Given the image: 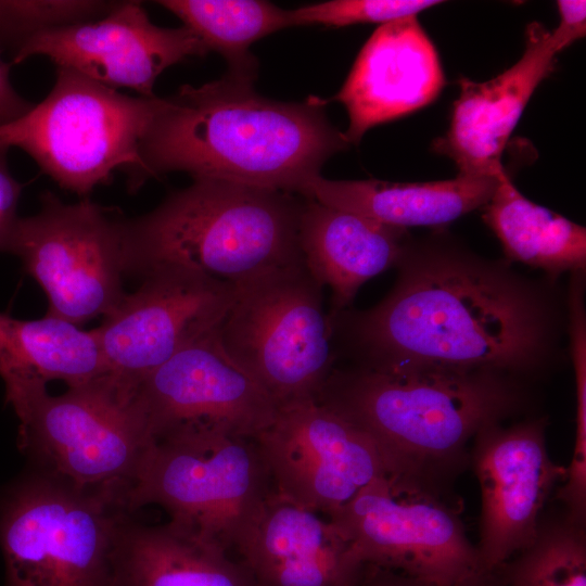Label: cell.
Wrapping results in <instances>:
<instances>
[{
	"label": "cell",
	"instance_id": "obj_1",
	"mask_svg": "<svg viewBox=\"0 0 586 586\" xmlns=\"http://www.w3.org/2000/svg\"><path fill=\"white\" fill-rule=\"evenodd\" d=\"M390 294L374 307L329 316L333 346L355 367L522 371L546 344L544 305L502 267L443 251L406 249Z\"/></svg>",
	"mask_w": 586,
	"mask_h": 586
},
{
	"label": "cell",
	"instance_id": "obj_2",
	"mask_svg": "<svg viewBox=\"0 0 586 586\" xmlns=\"http://www.w3.org/2000/svg\"><path fill=\"white\" fill-rule=\"evenodd\" d=\"M327 101L265 98L253 80L226 74L162 98L140 145V184L173 171L311 199L323 164L348 148Z\"/></svg>",
	"mask_w": 586,
	"mask_h": 586
},
{
	"label": "cell",
	"instance_id": "obj_3",
	"mask_svg": "<svg viewBox=\"0 0 586 586\" xmlns=\"http://www.w3.org/2000/svg\"><path fill=\"white\" fill-rule=\"evenodd\" d=\"M304 198L217 179H193L152 212L123 219L126 275L163 267L201 272L237 286L304 260L298 225Z\"/></svg>",
	"mask_w": 586,
	"mask_h": 586
},
{
	"label": "cell",
	"instance_id": "obj_4",
	"mask_svg": "<svg viewBox=\"0 0 586 586\" xmlns=\"http://www.w3.org/2000/svg\"><path fill=\"white\" fill-rule=\"evenodd\" d=\"M504 373L431 367L336 369L316 400L366 431L403 476L429 483L518 405Z\"/></svg>",
	"mask_w": 586,
	"mask_h": 586
},
{
	"label": "cell",
	"instance_id": "obj_5",
	"mask_svg": "<svg viewBox=\"0 0 586 586\" xmlns=\"http://www.w3.org/2000/svg\"><path fill=\"white\" fill-rule=\"evenodd\" d=\"M132 511L122 497L40 470L0 498L7 586H118Z\"/></svg>",
	"mask_w": 586,
	"mask_h": 586
},
{
	"label": "cell",
	"instance_id": "obj_6",
	"mask_svg": "<svg viewBox=\"0 0 586 586\" xmlns=\"http://www.w3.org/2000/svg\"><path fill=\"white\" fill-rule=\"evenodd\" d=\"M162 104L132 97L74 71L56 67L48 95L23 116L0 125V145L26 152L60 188L80 199L116 171L141 189L140 145Z\"/></svg>",
	"mask_w": 586,
	"mask_h": 586
},
{
	"label": "cell",
	"instance_id": "obj_7",
	"mask_svg": "<svg viewBox=\"0 0 586 586\" xmlns=\"http://www.w3.org/2000/svg\"><path fill=\"white\" fill-rule=\"evenodd\" d=\"M5 402L18 418L20 448L40 471L129 506L154 442L130 391L104 374L61 395L37 386Z\"/></svg>",
	"mask_w": 586,
	"mask_h": 586
},
{
	"label": "cell",
	"instance_id": "obj_8",
	"mask_svg": "<svg viewBox=\"0 0 586 586\" xmlns=\"http://www.w3.org/2000/svg\"><path fill=\"white\" fill-rule=\"evenodd\" d=\"M272 492L256 440L189 425L154 440L129 507L158 505L170 521L238 552Z\"/></svg>",
	"mask_w": 586,
	"mask_h": 586
},
{
	"label": "cell",
	"instance_id": "obj_9",
	"mask_svg": "<svg viewBox=\"0 0 586 586\" xmlns=\"http://www.w3.org/2000/svg\"><path fill=\"white\" fill-rule=\"evenodd\" d=\"M322 285L302 260L238 286L217 329L225 353L282 405L316 399L335 364Z\"/></svg>",
	"mask_w": 586,
	"mask_h": 586
},
{
	"label": "cell",
	"instance_id": "obj_10",
	"mask_svg": "<svg viewBox=\"0 0 586 586\" xmlns=\"http://www.w3.org/2000/svg\"><path fill=\"white\" fill-rule=\"evenodd\" d=\"M40 203L37 214L20 217L8 252L43 290L46 315L76 326L104 318L126 294L124 217L89 198L68 204L46 191Z\"/></svg>",
	"mask_w": 586,
	"mask_h": 586
},
{
	"label": "cell",
	"instance_id": "obj_11",
	"mask_svg": "<svg viewBox=\"0 0 586 586\" xmlns=\"http://www.w3.org/2000/svg\"><path fill=\"white\" fill-rule=\"evenodd\" d=\"M330 520L365 564L430 586H456L483 572L459 515L421 480L379 477Z\"/></svg>",
	"mask_w": 586,
	"mask_h": 586
},
{
	"label": "cell",
	"instance_id": "obj_12",
	"mask_svg": "<svg viewBox=\"0 0 586 586\" xmlns=\"http://www.w3.org/2000/svg\"><path fill=\"white\" fill-rule=\"evenodd\" d=\"M256 441L275 492L329 519L374 480L403 476L371 435L316 399L280 406Z\"/></svg>",
	"mask_w": 586,
	"mask_h": 586
},
{
	"label": "cell",
	"instance_id": "obj_13",
	"mask_svg": "<svg viewBox=\"0 0 586 586\" xmlns=\"http://www.w3.org/2000/svg\"><path fill=\"white\" fill-rule=\"evenodd\" d=\"M95 328L106 374L125 388L215 332L238 286L201 272L163 267L144 276Z\"/></svg>",
	"mask_w": 586,
	"mask_h": 586
},
{
	"label": "cell",
	"instance_id": "obj_14",
	"mask_svg": "<svg viewBox=\"0 0 586 586\" xmlns=\"http://www.w3.org/2000/svg\"><path fill=\"white\" fill-rule=\"evenodd\" d=\"M153 441L198 425L256 440L279 406L222 349L217 330L181 349L132 387Z\"/></svg>",
	"mask_w": 586,
	"mask_h": 586
},
{
	"label": "cell",
	"instance_id": "obj_15",
	"mask_svg": "<svg viewBox=\"0 0 586 586\" xmlns=\"http://www.w3.org/2000/svg\"><path fill=\"white\" fill-rule=\"evenodd\" d=\"M188 27H160L139 1H117L105 15L35 36L14 53L11 64L39 55L117 90L154 97V85L168 67L208 53Z\"/></svg>",
	"mask_w": 586,
	"mask_h": 586
},
{
	"label": "cell",
	"instance_id": "obj_16",
	"mask_svg": "<svg viewBox=\"0 0 586 586\" xmlns=\"http://www.w3.org/2000/svg\"><path fill=\"white\" fill-rule=\"evenodd\" d=\"M544 420L495 423L474 436L472 463L481 489L483 572H494L536 537L540 514L565 468L549 456Z\"/></svg>",
	"mask_w": 586,
	"mask_h": 586
},
{
	"label": "cell",
	"instance_id": "obj_17",
	"mask_svg": "<svg viewBox=\"0 0 586 586\" xmlns=\"http://www.w3.org/2000/svg\"><path fill=\"white\" fill-rule=\"evenodd\" d=\"M444 82L435 47L417 16L381 25L334 97L349 117L346 141L358 144L370 128L428 105Z\"/></svg>",
	"mask_w": 586,
	"mask_h": 586
},
{
	"label": "cell",
	"instance_id": "obj_18",
	"mask_svg": "<svg viewBox=\"0 0 586 586\" xmlns=\"http://www.w3.org/2000/svg\"><path fill=\"white\" fill-rule=\"evenodd\" d=\"M561 51L551 31L531 23L519 61L498 76L475 82L459 80L450 125L433 149L451 158L459 175H495L501 154L538 85L552 72Z\"/></svg>",
	"mask_w": 586,
	"mask_h": 586
},
{
	"label": "cell",
	"instance_id": "obj_19",
	"mask_svg": "<svg viewBox=\"0 0 586 586\" xmlns=\"http://www.w3.org/2000/svg\"><path fill=\"white\" fill-rule=\"evenodd\" d=\"M238 552L259 586H354L367 566L333 521L275 489Z\"/></svg>",
	"mask_w": 586,
	"mask_h": 586
},
{
	"label": "cell",
	"instance_id": "obj_20",
	"mask_svg": "<svg viewBox=\"0 0 586 586\" xmlns=\"http://www.w3.org/2000/svg\"><path fill=\"white\" fill-rule=\"evenodd\" d=\"M406 229L305 199L298 243L313 277L332 292L329 316L346 309L369 279L397 265Z\"/></svg>",
	"mask_w": 586,
	"mask_h": 586
},
{
	"label": "cell",
	"instance_id": "obj_21",
	"mask_svg": "<svg viewBox=\"0 0 586 586\" xmlns=\"http://www.w3.org/2000/svg\"><path fill=\"white\" fill-rule=\"evenodd\" d=\"M505 173L458 174L454 179L430 182L330 180L321 176L311 186V199L403 229L440 226L484 206Z\"/></svg>",
	"mask_w": 586,
	"mask_h": 586
},
{
	"label": "cell",
	"instance_id": "obj_22",
	"mask_svg": "<svg viewBox=\"0 0 586 586\" xmlns=\"http://www.w3.org/2000/svg\"><path fill=\"white\" fill-rule=\"evenodd\" d=\"M174 521L127 523L118 560V586H259L242 560Z\"/></svg>",
	"mask_w": 586,
	"mask_h": 586
},
{
	"label": "cell",
	"instance_id": "obj_23",
	"mask_svg": "<svg viewBox=\"0 0 586 586\" xmlns=\"http://www.w3.org/2000/svg\"><path fill=\"white\" fill-rule=\"evenodd\" d=\"M106 374L95 329L46 315L22 320L0 313V377L5 396L59 380L68 387Z\"/></svg>",
	"mask_w": 586,
	"mask_h": 586
},
{
	"label": "cell",
	"instance_id": "obj_24",
	"mask_svg": "<svg viewBox=\"0 0 586 586\" xmlns=\"http://www.w3.org/2000/svg\"><path fill=\"white\" fill-rule=\"evenodd\" d=\"M483 208L509 259L556 276L585 268V228L527 200L506 173Z\"/></svg>",
	"mask_w": 586,
	"mask_h": 586
},
{
	"label": "cell",
	"instance_id": "obj_25",
	"mask_svg": "<svg viewBox=\"0 0 586 586\" xmlns=\"http://www.w3.org/2000/svg\"><path fill=\"white\" fill-rule=\"evenodd\" d=\"M191 29L208 51L228 63V74L254 80L257 60L250 47L257 40L288 28V10L262 0H161Z\"/></svg>",
	"mask_w": 586,
	"mask_h": 586
},
{
	"label": "cell",
	"instance_id": "obj_26",
	"mask_svg": "<svg viewBox=\"0 0 586 586\" xmlns=\"http://www.w3.org/2000/svg\"><path fill=\"white\" fill-rule=\"evenodd\" d=\"M506 586H586L585 523L540 521L535 539L498 570Z\"/></svg>",
	"mask_w": 586,
	"mask_h": 586
},
{
	"label": "cell",
	"instance_id": "obj_27",
	"mask_svg": "<svg viewBox=\"0 0 586 586\" xmlns=\"http://www.w3.org/2000/svg\"><path fill=\"white\" fill-rule=\"evenodd\" d=\"M117 1L0 0V46L13 53L42 33L99 18Z\"/></svg>",
	"mask_w": 586,
	"mask_h": 586
},
{
	"label": "cell",
	"instance_id": "obj_28",
	"mask_svg": "<svg viewBox=\"0 0 586 586\" xmlns=\"http://www.w3.org/2000/svg\"><path fill=\"white\" fill-rule=\"evenodd\" d=\"M441 3L435 0H332L288 10V24L289 27H343L367 23L383 25L417 16L419 12Z\"/></svg>",
	"mask_w": 586,
	"mask_h": 586
},
{
	"label": "cell",
	"instance_id": "obj_29",
	"mask_svg": "<svg viewBox=\"0 0 586 586\" xmlns=\"http://www.w3.org/2000/svg\"><path fill=\"white\" fill-rule=\"evenodd\" d=\"M9 148L0 145V252H8L16 224L21 184L11 174L8 165Z\"/></svg>",
	"mask_w": 586,
	"mask_h": 586
},
{
	"label": "cell",
	"instance_id": "obj_30",
	"mask_svg": "<svg viewBox=\"0 0 586 586\" xmlns=\"http://www.w3.org/2000/svg\"><path fill=\"white\" fill-rule=\"evenodd\" d=\"M557 7L560 14L558 27L551 31V36L560 49L582 39L586 34V1L584 0H559Z\"/></svg>",
	"mask_w": 586,
	"mask_h": 586
},
{
	"label": "cell",
	"instance_id": "obj_31",
	"mask_svg": "<svg viewBox=\"0 0 586 586\" xmlns=\"http://www.w3.org/2000/svg\"><path fill=\"white\" fill-rule=\"evenodd\" d=\"M11 65L0 58V125L23 116L35 104L21 97L12 86Z\"/></svg>",
	"mask_w": 586,
	"mask_h": 586
},
{
	"label": "cell",
	"instance_id": "obj_32",
	"mask_svg": "<svg viewBox=\"0 0 586 586\" xmlns=\"http://www.w3.org/2000/svg\"><path fill=\"white\" fill-rule=\"evenodd\" d=\"M354 586H430L402 573L367 564L364 574Z\"/></svg>",
	"mask_w": 586,
	"mask_h": 586
},
{
	"label": "cell",
	"instance_id": "obj_33",
	"mask_svg": "<svg viewBox=\"0 0 586 586\" xmlns=\"http://www.w3.org/2000/svg\"><path fill=\"white\" fill-rule=\"evenodd\" d=\"M456 586H506L497 571L481 572Z\"/></svg>",
	"mask_w": 586,
	"mask_h": 586
}]
</instances>
